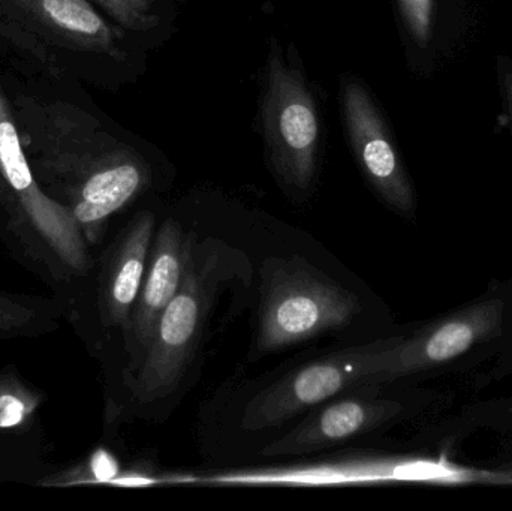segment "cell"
Here are the masks:
<instances>
[{
	"label": "cell",
	"instance_id": "cell-1",
	"mask_svg": "<svg viewBox=\"0 0 512 511\" xmlns=\"http://www.w3.org/2000/svg\"><path fill=\"white\" fill-rule=\"evenodd\" d=\"M259 308L262 353L342 329L361 311L354 293L301 260L265 261Z\"/></svg>",
	"mask_w": 512,
	"mask_h": 511
},
{
	"label": "cell",
	"instance_id": "cell-2",
	"mask_svg": "<svg viewBox=\"0 0 512 511\" xmlns=\"http://www.w3.org/2000/svg\"><path fill=\"white\" fill-rule=\"evenodd\" d=\"M402 341L403 338H391L348 348L291 372L248 402L243 411V429L276 428L342 390L379 383Z\"/></svg>",
	"mask_w": 512,
	"mask_h": 511
},
{
	"label": "cell",
	"instance_id": "cell-3",
	"mask_svg": "<svg viewBox=\"0 0 512 511\" xmlns=\"http://www.w3.org/2000/svg\"><path fill=\"white\" fill-rule=\"evenodd\" d=\"M262 126L274 170L297 191L312 185L319 144V119L300 71L286 65L277 48L268 62Z\"/></svg>",
	"mask_w": 512,
	"mask_h": 511
},
{
	"label": "cell",
	"instance_id": "cell-4",
	"mask_svg": "<svg viewBox=\"0 0 512 511\" xmlns=\"http://www.w3.org/2000/svg\"><path fill=\"white\" fill-rule=\"evenodd\" d=\"M0 197L12 210L20 212L36 230L44 234L48 245L75 272L89 266L80 227L68 210L51 200L36 182L21 143L14 111L0 90Z\"/></svg>",
	"mask_w": 512,
	"mask_h": 511
},
{
	"label": "cell",
	"instance_id": "cell-5",
	"mask_svg": "<svg viewBox=\"0 0 512 511\" xmlns=\"http://www.w3.org/2000/svg\"><path fill=\"white\" fill-rule=\"evenodd\" d=\"M209 296L204 276L192 261L182 287L159 317L135 380V396L141 402L165 398L179 386L197 351Z\"/></svg>",
	"mask_w": 512,
	"mask_h": 511
},
{
	"label": "cell",
	"instance_id": "cell-6",
	"mask_svg": "<svg viewBox=\"0 0 512 511\" xmlns=\"http://www.w3.org/2000/svg\"><path fill=\"white\" fill-rule=\"evenodd\" d=\"M0 18L59 48L120 59V32L89 0H0Z\"/></svg>",
	"mask_w": 512,
	"mask_h": 511
},
{
	"label": "cell",
	"instance_id": "cell-7",
	"mask_svg": "<svg viewBox=\"0 0 512 511\" xmlns=\"http://www.w3.org/2000/svg\"><path fill=\"white\" fill-rule=\"evenodd\" d=\"M343 105L352 149L367 179L391 207L411 213L414 191L369 93L357 81H349Z\"/></svg>",
	"mask_w": 512,
	"mask_h": 511
},
{
	"label": "cell",
	"instance_id": "cell-8",
	"mask_svg": "<svg viewBox=\"0 0 512 511\" xmlns=\"http://www.w3.org/2000/svg\"><path fill=\"white\" fill-rule=\"evenodd\" d=\"M150 171L144 159L120 144L62 203L90 242L101 239L108 218L147 188Z\"/></svg>",
	"mask_w": 512,
	"mask_h": 511
},
{
	"label": "cell",
	"instance_id": "cell-9",
	"mask_svg": "<svg viewBox=\"0 0 512 511\" xmlns=\"http://www.w3.org/2000/svg\"><path fill=\"white\" fill-rule=\"evenodd\" d=\"M502 314L504 305L501 302L492 300L478 303L442 321L429 332L421 333L409 341L403 339L394 350L393 359L381 375L379 383L397 380L457 359L481 339L496 332L501 326Z\"/></svg>",
	"mask_w": 512,
	"mask_h": 511
},
{
	"label": "cell",
	"instance_id": "cell-10",
	"mask_svg": "<svg viewBox=\"0 0 512 511\" xmlns=\"http://www.w3.org/2000/svg\"><path fill=\"white\" fill-rule=\"evenodd\" d=\"M192 261L191 243L180 225L168 219L156 236L152 257L147 261L143 285L132 312L128 332L138 347L146 350L149 347L159 317L182 287Z\"/></svg>",
	"mask_w": 512,
	"mask_h": 511
},
{
	"label": "cell",
	"instance_id": "cell-11",
	"mask_svg": "<svg viewBox=\"0 0 512 511\" xmlns=\"http://www.w3.org/2000/svg\"><path fill=\"white\" fill-rule=\"evenodd\" d=\"M397 402L351 398L333 402L294 431L262 450L264 456H297L319 452L378 428L399 413Z\"/></svg>",
	"mask_w": 512,
	"mask_h": 511
},
{
	"label": "cell",
	"instance_id": "cell-12",
	"mask_svg": "<svg viewBox=\"0 0 512 511\" xmlns=\"http://www.w3.org/2000/svg\"><path fill=\"white\" fill-rule=\"evenodd\" d=\"M155 216L144 213L126 231L113 257L108 261L101 285V311L108 326H120L126 332L143 285L147 269Z\"/></svg>",
	"mask_w": 512,
	"mask_h": 511
},
{
	"label": "cell",
	"instance_id": "cell-13",
	"mask_svg": "<svg viewBox=\"0 0 512 511\" xmlns=\"http://www.w3.org/2000/svg\"><path fill=\"white\" fill-rule=\"evenodd\" d=\"M98 3L117 24L131 30H149L156 26L158 17L144 14L126 0H93Z\"/></svg>",
	"mask_w": 512,
	"mask_h": 511
},
{
	"label": "cell",
	"instance_id": "cell-14",
	"mask_svg": "<svg viewBox=\"0 0 512 511\" xmlns=\"http://www.w3.org/2000/svg\"><path fill=\"white\" fill-rule=\"evenodd\" d=\"M400 6L415 41L426 45L432 36L433 0H400Z\"/></svg>",
	"mask_w": 512,
	"mask_h": 511
},
{
	"label": "cell",
	"instance_id": "cell-15",
	"mask_svg": "<svg viewBox=\"0 0 512 511\" xmlns=\"http://www.w3.org/2000/svg\"><path fill=\"white\" fill-rule=\"evenodd\" d=\"M24 416H26V407L18 396L12 393L0 395V428H17L23 423Z\"/></svg>",
	"mask_w": 512,
	"mask_h": 511
},
{
	"label": "cell",
	"instance_id": "cell-16",
	"mask_svg": "<svg viewBox=\"0 0 512 511\" xmlns=\"http://www.w3.org/2000/svg\"><path fill=\"white\" fill-rule=\"evenodd\" d=\"M90 468H92L93 479L96 482H113L117 476V464L113 458H111L108 453L96 452L92 458V464H90Z\"/></svg>",
	"mask_w": 512,
	"mask_h": 511
},
{
	"label": "cell",
	"instance_id": "cell-17",
	"mask_svg": "<svg viewBox=\"0 0 512 511\" xmlns=\"http://www.w3.org/2000/svg\"><path fill=\"white\" fill-rule=\"evenodd\" d=\"M131 3L134 8L138 11L144 12V14H153L152 12V0H126Z\"/></svg>",
	"mask_w": 512,
	"mask_h": 511
},
{
	"label": "cell",
	"instance_id": "cell-18",
	"mask_svg": "<svg viewBox=\"0 0 512 511\" xmlns=\"http://www.w3.org/2000/svg\"><path fill=\"white\" fill-rule=\"evenodd\" d=\"M505 92H507L508 102L512 111V72H505Z\"/></svg>",
	"mask_w": 512,
	"mask_h": 511
}]
</instances>
